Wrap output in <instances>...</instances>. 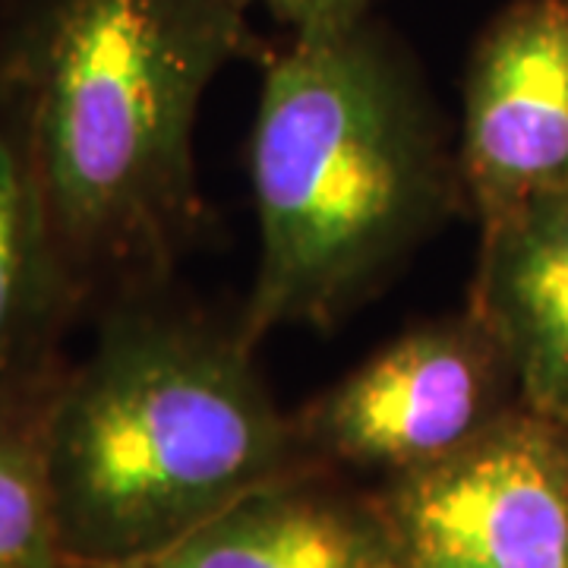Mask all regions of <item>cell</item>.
<instances>
[{
  "mask_svg": "<svg viewBox=\"0 0 568 568\" xmlns=\"http://www.w3.org/2000/svg\"><path fill=\"white\" fill-rule=\"evenodd\" d=\"M250 174V347L272 328L332 323L465 193L417 67L376 17L291 36L265 63Z\"/></svg>",
  "mask_w": 568,
  "mask_h": 568,
  "instance_id": "obj_1",
  "label": "cell"
},
{
  "mask_svg": "<svg viewBox=\"0 0 568 568\" xmlns=\"http://www.w3.org/2000/svg\"><path fill=\"white\" fill-rule=\"evenodd\" d=\"M48 480L70 568L178 544L310 462L244 338L123 313L44 402Z\"/></svg>",
  "mask_w": 568,
  "mask_h": 568,
  "instance_id": "obj_2",
  "label": "cell"
},
{
  "mask_svg": "<svg viewBox=\"0 0 568 568\" xmlns=\"http://www.w3.org/2000/svg\"><path fill=\"white\" fill-rule=\"evenodd\" d=\"M237 0H41L10 63L67 265H152L196 219L193 133Z\"/></svg>",
  "mask_w": 568,
  "mask_h": 568,
  "instance_id": "obj_3",
  "label": "cell"
},
{
  "mask_svg": "<svg viewBox=\"0 0 568 568\" xmlns=\"http://www.w3.org/2000/svg\"><path fill=\"white\" fill-rule=\"evenodd\" d=\"M373 499L402 568H568V424L518 402Z\"/></svg>",
  "mask_w": 568,
  "mask_h": 568,
  "instance_id": "obj_4",
  "label": "cell"
},
{
  "mask_svg": "<svg viewBox=\"0 0 568 568\" xmlns=\"http://www.w3.org/2000/svg\"><path fill=\"white\" fill-rule=\"evenodd\" d=\"M518 402L503 351L467 310L376 351L294 426L310 462L383 470L388 480L452 455Z\"/></svg>",
  "mask_w": 568,
  "mask_h": 568,
  "instance_id": "obj_5",
  "label": "cell"
},
{
  "mask_svg": "<svg viewBox=\"0 0 568 568\" xmlns=\"http://www.w3.org/2000/svg\"><path fill=\"white\" fill-rule=\"evenodd\" d=\"M458 174L480 227L568 174V0H511L484 26Z\"/></svg>",
  "mask_w": 568,
  "mask_h": 568,
  "instance_id": "obj_6",
  "label": "cell"
},
{
  "mask_svg": "<svg viewBox=\"0 0 568 568\" xmlns=\"http://www.w3.org/2000/svg\"><path fill=\"white\" fill-rule=\"evenodd\" d=\"M470 313L503 351L521 405L568 424V174L480 227Z\"/></svg>",
  "mask_w": 568,
  "mask_h": 568,
  "instance_id": "obj_7",
  "label": "cell"
},
{
  "mask_svg": "<svg viewBox=\"0 0 568 568\" xmlns=\"http://www.w3.org/2000/svg\"><path fill=\"white\" fill-rule=\"evenodd\" d=\"M121 568H402V559L373 496L304 467Z\"/></svg>",
  "mask_w": 568,
  "mask_h": 568,
  "instance_id": "obj_8",
  "label": "cell"
},
{
  "mask_svg": "<svg viewBox=\"0 0 568 568\" xmlns=\"http://www.w3.org/2000/svg\"><path fill=\"white\" fill-rule=\"evenodd\" d=\"M63 294L67 263L17 102L0 114V395L26 388Z\"/></svg>",
  "mask_w": 568,
  "mask_h": 568,
  "instance_id": "obj_9",
  "label": "cell"
},
{
  "mask_svg": "<svg viewBox=\"0 0 568 568\" xmlns=\"http://www.w3.org/2000/svg\"><path fill=\"white\" fill-rule=\"evenodd\" d=\"M44 402L0 395V568H70L44 455Z\"/></svg>",
  "mask_w": 568,
  "mask_h": 568,
  "instance_id": "obj_10",
  "label": "cell"
},
{
  "mask_svg": "<svg viewBox=\"0 0 568 568\" xmlns=\"http://www.w3.org/2000/svg\"><path fill=\"white\" fill-rule=\"evenodd\" d=\"M246 13L265 10L275 22L291 29V36H316L345 29L373 17V0H237Z\"/></svg>",
  "mask_w": 568,
  "mask_h": 568,
  "instance_id": "obj_11",
  "label": "cell"
}]
</instances>
